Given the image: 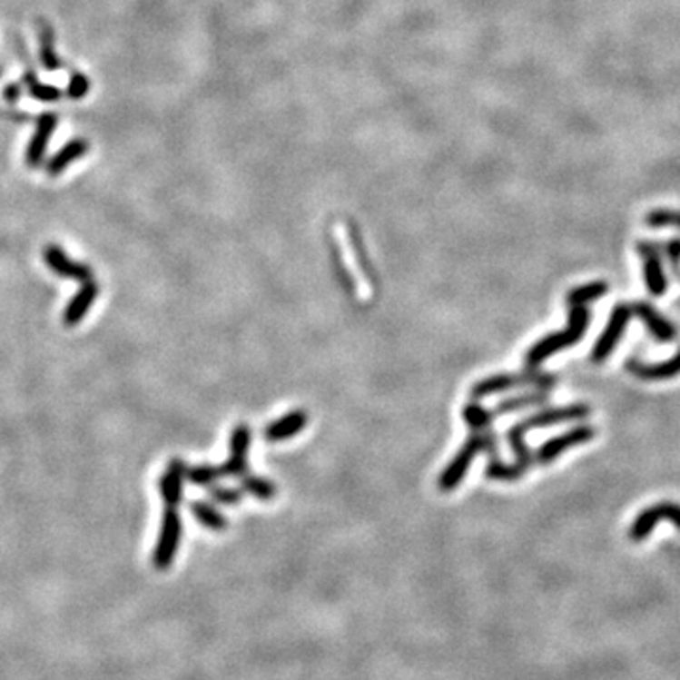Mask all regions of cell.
<instances>
[{
    "mask_svg": "<svg viewBox=\"0 0 680 680\" xmlns=\"http://www.w3.org/2000/svg\"><path fill=\"white\" fill-rule=\"evenodd\" d=\"M637 253L643 257V274L648 293L654 297L665 295L669 282L664 269V255L660 244L654 241H639Z\"/></svg>",
    "mask_w": 680,
    "mask_h": 680,
    "instance_id": "52a82bcc",
    "label": "cell"
},
{
    "mask_svg": "<svg viewBox=\"0 0 680 680\" xmlns=\"http://www.w3.org/2000/svg\"><path fill=\"white\" fill-rule=\"evenodd\" d=\"M606 291H608V286L605 282H592V284L580 286L577 290H571L567 293L566 302H567V307H573V304H588L606 295Z\"/></svg>",
    "mask_w": 680,
    "mask_h": 680,
    "instance_id": "603a6c76",
    "label": "cell"
},
{
    "mask_svg": "<svg viewBox=\"0 0 680 680\" xmlns=\"http://www.w3.org/2000/svg\"><path fill=\"white\" fill-rule=\"evenodd\" d=\"M660 520H667L680 529V505L665 501L645 508L637 518L633 520L629 527V538L636 543L643 541V538H646L654 531V526Z\"/></svg>",
    "mask_w": 680,
    "mask_h": 680,
    "instance_id": "9c48e42d",
    "label": "cell"
},
{
    "mask_svg": "<svg viewBox=\"0 0 680 680\" xmlns=\"http://www.w3.org/2000/svg\"><path fill=\"white\" fill-rule=\"evenodd\" d=\"M557 382L556 374L541 372L538 369H526L520 374H494V377L482 379L471 388L473 399H484L491 397L496 393L508 391L512 388H522V386H535L538 389H550Z\"/></svg>",
    "mask_w": 680,
    "mask_h": 680,
    "instance_id": "277c9868",
    "label": "cell"
},
{
    "mask_svg": "<svg viewBox=\"0 0 680 680\" xmlns=\"http://www.w3.org/2000/svg\"><path fill=\"white\" fill-rule=\"evenodd\" d=\"M524 477L522 468L516 463H503L499 459H491L486 467V478L498 482H512Z\"/></svg>",
    "mask_w": 680,
    "mask_h": 680,
    "instance_id": "7402d4cb",
    "label": "cell"
},
{
    "mask_svg": "<svg viewBox=\"0 0 680 680\" xmlns=\"http://www.w3.org/2000/svg\"><path fill=\"white\" fill-rule=\"evenodd\" d=\"M488 452L489 456L498 454V439L491 433V429L486 431H473V435L467 439V442L459 448L456 458L447 465L442 475L439 477V489L440 491H454L461 480L465 478L468 467L473 465L475 458L480 452Z\"/></svg>",
    "mask_w": 680,
    "mask_h": 680,
    "instance_id": "3957f363",
    "label": "cell"
},
{
    "mask_svg": "<svg viewBox=\"0 0 680 680\" xmlns=\"http://www.w3.org/2000/svg\"><path fill=\"white\" fill-rule=\"evenodd\" d=\"M87 91H89V80L82 73H74L73 76H70L68 89H66V95L70 99H84L87 95Z\"/></svg>",
    "mask_w": 680,
    "mask_h": 680,
    "instance_id": "4dcf8cb0",
    "label": "cell"
},
{
    "mask_svg": "<svg viewBox=\"0 0 680 680\" xmlns=\"http://www.w3.org/2000/svg\"><path fill=\"white\" fill-rule=\"evenodd\" d=\"M190 512L193 518L204 526L206 529L210 531H225L227 526H229V520L225 518V516L212 505V503H206V501H193L190 503Z\"/></svg>",
    "mask_w": 680,
    "mask_h": 680,
    "instance_id": "ffe728a7",
    "label": "cell"
},
{
    "mask_svg": "<svg viewBox=\"0 0 680 680\" xmlns=\"http://www.w3.org/2000/svg\"><path fill=\"white\" fill-rule=\"evenodd\" d=\"M5 97H6L10 103L17 101V99H19V87H17V85H8V87H6V93H5Z\"/></svg>",
    "mask_w": 680,
    "mask_h": 680,
    "instance_id": "1f68e13d",
    "label": "cell"
},
{
    "mask_svg": "<svg viewBox=\"0 0 680 680\" xmlns=\"http://www.w3.org/2000/svg\"><path fill=\"white\" fill-rule=\"evenodd\" d=\"M187 478V465L182 459H171L165 473L159 480L161 498L167 507H178L183 498V480Z\"/></svg>",
    "mask_w": 680,
    "mask_h": 680,
    "instance_id": "5bb4252c",
    "label": "cell"
},
{
    "mask_svg": "<svg viewBox=\"0 0 680 680\" xmlns=\"http://www.w3.org/2000/svg\"><path fill=\"white\" fill-rule=\"evenodd\" d=\"M463 418L467 421V426H471L473 431H486L491 428L494 412L482 409L477 403H468L463 407Z\"/></svg>",
    "mask_w": 680,
    "mask_h": 680,
    "instance_id": "484cf974",
    "label": "cell"
},
{
    "mask_svg": "<svg viewBox=\"0 0 680 680\" xmlns=\"http://www.w3.org/2000/svg\"><path fill=\"white\" fill-rule=\"evenodd\" d=\"M97 297H99V284L95 282V280H89V282L82 284L80 291L66 304V309L63 312V323L66 327L78 325L84 320V316L89 312V309L93 307V302L97 301Z\"/></svg>",
    "mask_w": 680,
    "mask_h": 680,
    "instance_id": "2e32d148",
    "label": "cell"
},
{
    "mask_svg": "<svg viewBox=\"0 0 680 680\" xmlns=\"http://www.w3.org/2000/svg\"><path fill=\"white\" fill-rule=\"evenodd\" d=\"M548 399H550L548 389H537V391L524 393V395H518V397H508L496 407L494 416H507V414H512V412L526 410L529 407L545 405Z\"/></svg>",
    "mask_w": 680,
    "mask_h": 680,
    "instance_id": "ac0fdd59",
    "label": "cell"
},
{
    "mask_svg": "<svg viewBox=\"0 0 680 680\" xmlns=\"http://www.w3.org/2000/svg\"><path fill=\"white\" fill-rule=\"evenodd\" d=\"M57 125V115L55 113H44L38 117L36 122V131L34 136L31 138V143L27 146V165L29 167H38L44 161L45 148L50 144V138L55 131Z\"/></svg>",
    "mask_w": 680,
    "mask_h": 680,
    "instance_id": "9a60e30c",
    "label": "cell"
},
{
    "mask_svg": "<svg viewBox=\"0 0 680 680\" xmlns=\"http://www.w3.org/2000/svg\"><path fill=\"white\" fill-rule=\"evenodd\" d=\"M251 431L246 424H239L231 433V458L218 467L220 477H244L248 475V450Z\"/></svg>",
    "mask_w": 680,
    "mask_h": 680,
    "instance_id": "30bf717a",
    "label": "cell"
},
{
    "mask_svg": "<svg viewBox=\"0 0 680 680\" xmlns=\"http://www.w3.org/2000/svg\"><path fill=\"white\" fill-rule=\"evenodd\" d=\"M23 80H25V85L29 89L31 95L42 103H52V101H57L61 97V91L54 85H44L36 80V74L33 73H25V76H23Z\"/></svg>",
    "mask_w": 680,
    "mask_h": 680,
    "instance_id": "4316f807",
    "label": "cell"
},
{
    "mask_svg": "<svg viewBox=\"0 0 680 680\" xmlns=\"http://www.w3.org/2000/svg\"><path fill=\"white\" fill-rule=\"evenodd\" d=\"M242 489L248 491L250 496H253L255 499H260V501H271L276 496L274 482H271V480H267L263 477L244 475L242 477Z\"/></svg>",
    "mask_w": 680,
    "mask_h": 680,
    "instance_id": "cb8c5ba5",
    "label": "cell"
},
{
    "mask_svg": "<svg viewBox=\"0 0 680 680\" xmlns=\"http://www.w3.org/2000/svg\"><path fill=\"white\" fill-rule=\"evenodd\" d=\"M588 416H590V407L578 403V405H567V407L547 409V410H541V412H535L529 418L518 421V424H514L507 431V440H508L510 448L516 456L514 463L522 468L524 475L529 471V468L535 463L533 452L529 450V447L526 444V439H524L527 431L545 429V428H552V426H557V424H569V421H582Z\"/></svg>",
    "mask_w": 680,
    "mask_h": 680,
    "instance_id": "6da1fadb",
    "label": "cell"
},
{
    "mask_svg": "<svg viewBox=\"0 0 680 680\" xmlns=\"http://www.w3.org/2000/svg\"><path fill=\"white\" fill-rule=\"evenodd\" d=\"M309 414L304 410H293L282 418H278L265 428L263 437L267 442H282L297 433H301L304 428H307Z\"/></svg>",
    "mask_w": 680,
    "mask_h": 680,
    "instance_id": "e0dca14e",
    "label": "cell"
},
{
    "mask_svg": "<svg viewBox=\"0 0 680 680\" xmlns=\"http://www.w3.org/2000/svg\"><path fill=\"white\" fill-rule=\"evenodd\" d=\"M626 369L627 372L633 374V377H637L639 380H645V382L671 380L680 374V350L673 358L660 361V363H643L637 360H629L626 363Z\"/></svg>",
    "mask_w": 680,
    "mask_h": 680,
    "instance_id": "7c38bea8",
    "label": "cell"
},
{
    "mask_svg": "<svg viewBox=\"0 0 680 680\" xmlns=\"http://www.w3.org/2000/svg\"><path fill=\"white\" fill-rule=\"evenodd\" d=\"M631 312L636 314L648 330V333L658 342H673L676 339L675 325L655 310L650 302L637 301L631 304Z\"/></svg>",
    "mask_w": 680,
    "mask_h": 680,
    "instance_id": "4fadbf2b",
    "label": "cell"
},
{
    "mask_svg": "<svg viewBox=\"0 0 680 680\" xmlns=\"http://www.w3.org/2000/svg\"><path fill=\"white\" fill-rule=\"evenodd\" d=\"M594 437H596V429L592 426L580 424V426H577V428H573L566 433H561V435L547 440L543 447H538V450L533 452L535 463L548 465V463L556 461L566 450L590 442Z\"/></svg>",
    "mask_w": 680,
    "mask_h": 680,
    "instance_id": "ba28073f",
    "label": "cell"
},
{
    "mask_svg": "<svg viewBox=\"0 0 680 680\" xmlns=\"http://www.w3.org/2000/svg\"><path fill=\"white\" fill-rule=\"evenodd\" d=\"M40 59L48 70H57L63 66L54 48V31L48 23H40Z\"/></svg>",
    "mask_w": 680,
    "mask_h": 680,
    "instance_id": "44dd1931",
    "label": "cell"
},
{
    "mask_svg": "<svg viewBox=\"0 0 680 680\" xmlns=\"http://www.w3.org/2000/svg\"><path fill=\"white\" fill-rule=\"evenodd\" d=\"M664 260L671 265V271L676 280H680V239H669L667 242L660 244Z\"/></svg>",
    "mask_w": 680,
    "mask_h": 680,
    "instance_id": "f546056e",
    "label": "cell"
},
{
    "mask_svg": "<svg viewBox=\"0 0 680 680\" xmlns=\"http://www.w3.org/2000/svg\"><path fill=\"white\" fill-rule=\"evenodd\" d=\"M631 316H633V312H631L629 304H616V307L613 309V314H611V318H608V323L603 330V333L599 335V339L596 340L594 350L590 354V360L594 363H603L608 356L613 354L616 344L620 342V339L626 333V327H627Z\"/></svg>",
    "mask_w": 680,
    "mask_h": 680,
    "instance_id": "8992f818",
    "label": "cell"
},
{
    "mask_svg": "<svg viewBox=\"0 0 680 680\" xmlns=\"http://www.w3.org/2000/svg\"><path fill=\"white\" fill-rule=\"evenodd\" d=\"M592 323V312L586 304H573L569 307V323L564 331H556L538 342H535L526 354V367L538 369L548 358H552L557 351H564L569 346L580 342L588 331V325Z\"/></svg>",
    "mask_w": 680,
    "mask_h": 680,
    "instance_id": "7a4b0ae2",
    "label": "cell"
},
{
    "mask_svg": "<svg viewBox=\"0 0 680 680\" xmlns=\"http://www.w3.org/2000/svg\"><path fill=\"white\" fill-rule=\"evenodd\" d=\"M44 261L61 278L76 280L80 284H85L89 280H93V269L85 263L70 260L68 253L57 244H48L44 248Z\"/></svg>",
    "mask_w": 680,
    "mask_h": 680,
    "instance_id": "8fae6325",
    "label": "cell"
},
{
    "mask_svg": "<svg viewBox=\"0 0 680 680\" xmlns=\"http://www.w3.org/2000/svg\"><path fill=\"white\" fill-rule=\"evenodd\" d=\"M183 535V524L180 514L174 507H167L165 514L161 520V531L157 537V545L152 556L153 567L159 571H167L176 557V552L180 548V541Z\"/></svg>",
    "mask_w": 680,
    "mask_h": 680,
    "instance_id": "5b68a950",
    "label": "cell"
},
{
    "mask_svg": "<svg viewBox=\"0 0 680 680\" xmlns=\"http://www.w3.org/2000/svg\"><path fill=\"white\" fill-rule=\"evenodd\" d=\"M87 143L82 138H76L73 140V143H68L61 152H57L48 165H45V172H48L50 176H59L64 172V169L70 165V163H74L76 159L84 157L85 152H87Z\"/></svg>",
    "mask_w": 680,
    "mask_h": 680,
    "instance_id": "d6986e66",
    "label": "cell"
},
{
    "mask_svg": "<svg viewBox=\"0 0 680 680\" xmlns=\"http://www.w3.org/2000/svg\"><path fill=\"white\" fill-rule=\"evenodd\" d=\"M645 223L650 229H680V210L671 208H655L645 216Z\"/></svg>",
    "mask_w": 680,
    "mask_h": 680,
    "instance_id": "d4e9b609",
    "label": "cell"
},
{
    "mask_svg": "<svg viewBox=\"0 0 680 680\" xmlns=\"http://www.w3.org/2000/svg\"><path fill=\"white\" fill-rule=\"evenodd\" d=\"M218 478H222L220 471H218V467H212V465H197V467L187 468V480H190L193 486L210 488L218 482Z\"/></svg>",
    "mask_w": 680,
    "mask_h": 680,
    "instance_id": "83f0119b",
    "label": "cell"
},
{
    "mask_svg": "<svg viewBox=\"0 0 680 680\" xmlns=\"http://www.w3.org/2000/svg\"><path fill=\"white\" fill-rule=\"evenodd\" d=\"M208 498L212 499L214 503H220V505H227V507H232V505H239L241 499H242V494L239 489L234 488H223V486H210L208 488Z\"/></svg>",
    "mask_w": 680,
    "mask_h": 680,
    "instance_id": "f1b7e54d",
    "label": "cell"
}]
</instances>
